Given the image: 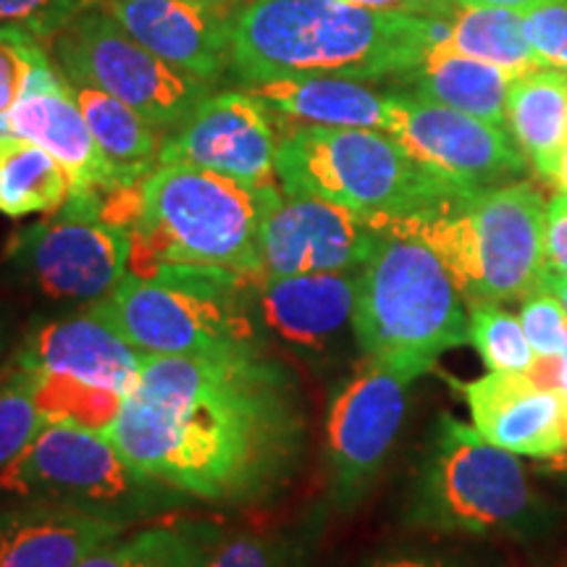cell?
Segmentation results:
<instances>
[{"label":"cell","mask_w":567,"mask_h":567,"mask_svg":"<svg viewBox=\"0 0 567 567\" xmlns=\"http://www.w3.org/2000/svg\"><path fill=\"white\" fill-rule=\"evenodd\" d=\"M555 184L563 193H567V147L563 153V158H559V168H557V176H555Z\"/></svg>","instance_id":"cell-43"},{"label":"cell","mask_w":567,"mask_h":567,"mask_svg":"<svg viewBox=\"0 0 567 567\" xmlns=\"http://www.w3.org/2000/svg\"><path fill=\"white\" fill-rule=\"evenodd\" d=\"M408 76L415 84V95L425 101L450 105L496 126L507 124L509 84L517 80L513 71L436 42L425 51L421 66Z\"/></svg>","instance_id":"cell-24"},{"label":"cell","mask_w":567,"mask_h":567,"mask_svg":"<svg viewBox=\"0 0 567 567\" xmlns=\"http://www.w3.org/2000/svg\"><path fill=\"white\" fill-rule=\"evenodd\" d=\"M103 434L145 476L187 499L250 505L300 467L308 405L292 365L266 347L147 354Z\"/></svg>","instance_id":"cell-1"},{"label":"cell","mask_w":567,"mask_h":567,"mask_svg":"<svg viewBox=\"0 0 567 567\" xmlns=\"http://www.w3.org/2000/svg\"><path fill=\"white\" fill-rule=\"evenodd\" d=\"M274 184L252 187L208 168L163 163L140 184L130 271L193 264L260 274V224Z\"/></svg>","instance_id":"cell-5"},{"label":"cell","mask_w":567,"mask_h":567,"mask_svg":"<svg viewBox=\"0 0 567 567\" xmlns=\"http://www.w3.org/2000/svg\"><path fill=\"white\" fill-rule=\"evenodd\" d=\"M250 276L218 266L161 264L145 276L130 271L87 310L145 354L252 350L266 344L252 321Z\"/></svg>","instance_id":"cell-7"},{"label":"cell","mask_w":567,"mask_h":567,"mask_svg":"<svg viewBox=\"0 0 567 567\" xmlns=\"http://www.w3.org/2000/svg\"><path fill=\"white\" fill-rule=\"evenodd\" d=\"M42 417L24 371L3 363L0 368V473L40 434Z\"/></svg>","instance_id":"cell-32"},{"label":"cell","mask_w":567,"mask_h":567,"mask_svg":"<svg viewBox=\"0 0 567 567\" xmlns=\"http://www.w3.org/2000/svg\"><path fill=\"white\" fill-rule=\"evenodd\" d=\"M226 534L210 517H155L101 544L76 567H205Z\"/></svg>","instance_id":"cell-23"},{"label":"cell","mask_w":567,"mask_h":567,"mask_svg":"<svg viewBox=\"0 0 567 567\" xmlns=\"http://www.w3.org/2000/svg\"><path fill=\"white\" fill-rule=\"evenodd\" d=\"M523 21L542 69L567 71V0H538Z\"/></svg>","instance_id":"cell-35"},{"label":"cell","mask_w":567,"mask_h":567,"mask_svg":"<svg viewBox=\"0 0 567 567\" xmlns=\"http://www.w3.org/2000/svg\"><path fill=\"white\" fill-rule=\"evenodd\" d=\"M38 48L40 45L0 40V116L9 113L24 95V84Z\"/></svg>","instance_id":"cell-36"},{"label":"cell","mask_w":567,"mask_h":567,"mask_svg":"<svg viewBox=\"0 0 567 567\" xmlns=\"http://www.w3.org/2000/svg\"><path fill=\"white\" fill-rule=\"evenodd\" d=\"M279 124L274 111L247 90L208 95L184 124L166 134L163 163L208 168L231 179L268 184L276 179Z\"/></svg>","instance_id":"cell-16"},{"label":"cell","mask_w":567,"mask_h":567,"mask_svg":"<svg viewBox=\"0 0 567 567\" xmlns=\"http://www.w3.org/2000/svg\"><path fill=\"white\" fill-rule=\"evenodd\" d=\"M145 358L109 323L80 308L34 318L11 347L6 363L30 373L66 375L126 396L137 386Z\"/></svg>","instance_id":"cell-17"},{"label":"cell","mask_w":567,"mask_h":567,"mask_svg":"<svg viewBox=\"0 0 567 567\" xmlns=\"http://www.w3.org/2000/svg\"><path fill=\"white\" fill-rule=\"evenodd\" d=\"M71 92L80 103L84 122L101 147L105 163L111 166L118 189L134 187L161 166V147L166 137L158 126H153L137 111L103 90L71 84Z\"/></svg>","instance_id":"cell-26"},{"label":"cell","mask_w":567,"mask_h":567,"mask_svg":"<svg viewBox=\"0 0 567 567\" xmlns=\"http://www.w3.org/2000/svg\"><path fill=\"white\" fill-rule=\"evenodd\" d=\"M69 193L66 168L45 147L24 137L0 140V216L55 213Z\"/></svg>","instance_id":"cell-28"},{"label":"cell","mask_w":567,"mask_h":567,"mask_svg":"<svg viewBox=\"0 0 567 567\" xmlns=\"http://www.w3.org/2000/svg\"><path fill=\"white\" fill-rule=\"evenodd\" d=\"M410 9L450 19L446 45L494 66L513 71L515 76L542 69L526 34L520 11L492 9V6H457L452 0H413Z\"/></svg>","instance_id":"cell-27"},{"label":"cell","mask_w":567,"mask_h":567,"mask_svg":"<svg viewBox=\"0 0 567 567\" xmlns=\"http://www.w3.org/2000/svg\"><path fill=\"white\" fill-rule=\"evenodd\" d=\"M471 342L476 347L488 371L528 373L536 352L530 347L523 323L505 313L496 302H471Z\"/></svg>","instance_id":"cell-31"},{"label":"cell","mask_w":567,"mask_h":567,"mask_svg":"<svg viewBox=\"0 0 567 567\" xmlns=\"http://www.w3.org/2000/svg\"><path fill=\"white\" fill-rule=\"evenodd\" d=\"M11 347V313L6 305H0V368L9 360Z\"/></svg>","instance_id":"cell-41"},{"label":"cell","mask_w":567,"mask_h":567,"mask_svg":"<svg viewBox=\"0 0 567 567\" xmlns=\"http://www.w3.org/2000/svg\"><path fill=\"white\" fill-rule=\"evenodd\" d=\"M413 381L363 358L334 389L323 423V473L337 507H352L381 473L405 423Z\"/></svg>","instance_id":"cell-12"},{"label":"cell","mask_w":567,"mask_h":567,"mask_svg":"<svg viewBox=\"0 0 567 567\" xmlns=\"http://www.w3.org/2000/svg\"><path fill=\"white\" fill-rule=\"evenodd\" d=\"M547 255L549 266L567 274V193H559L547 205Z\"/></svg>","instance_id":"cell-38"},{"label":"cell","mask_w":567,"mask_h":567,"mask_svg":"<svg viewBox=\"0 0 567 567\" xmlns=\"http://www.w3.org/2000/svg\"><path fill=\"white\" fill-rule=\"evenodd\" d=\"M250 305L260 342L284 360L323 368L354 339V274H252Z\"/></svg>","instance_id":"cell-14"},{"label":"cell","mask_w":567,"mask_h":567,"mask_svg":"<svg viewBox=\"0 0 567 567\" xmlns=\"http://www.w3.org/2000/svg\"><path fill=\"white\" fill-rule=\"evenodd\" d=\"M276 179L284 193L334 203L375 231L471 195L423 168L381 130L292 124L279 137Z\"/></svg>","instance_id":"cell-4"},{"label":"cell","mask_w":567,"mask_h":567,"mask_svg":"<svg viewBox=\"0 0 567 567\" xmlns=\"http://www.w3.org/2000/svg\"><path fill=\"white\" fill-rule=\"evenodd\" d=\"M134 526L53 505H0V567H76Z\"/></svg>","instance_id":"cell-21"},{"label":"cell","mask_w":567,"mask_h":567,"mask_svg":"<svg viewBox=\"0 0 567 567\" xmlns=\"http://www.w3.org/2000/svg\"><path fill=\"white\" fill-rule=\"evenodd\" d=\"M360 567H481L465 551L442 547H394L365 559Z\"/></svg>","instance_id":"cell-37"},{"label":"cell","mask_w":567,"mask_h":567,"mask_svg":"<svg viewBox=\"0 0 567 567\" xmlns=\"http://www.w3.org/2000/svg\"><path fill=\"white\" fill-rule=\"evenodd\" d=\"M101 0H0V40L42 45Z\"/></svg>","instance_id":"cell-33"},{"label":"cell","mask_w":567,"mask_h":567,"mask_svg":"<svg viewBox=\"0 0 567 567\" xmlns=\"http://www.w3.org/2000/svg\"><path fill=\"white\" fill-rule=\"evenodd\" d=\"M203 3H221V6H231L234 0H203Z\"/></svg>","instance_id":"cell-45"},{"label":"cell","mask_w":567,"mask_h":567,"mask_svg":"<svg viewBox=\"0 0 567 567\" xmlns=\"http://www.w3.org/2000/svg\"><path fill=\"white\" fill-rule=\"evenodd\" d=\"M381 231L431 247L467 302L528 300L549 268L547 203L528 182L478 189Z\"/></svg>","instance_id":"cell-6"},{"label":"cell","mask_w":567,"mask_h":567,"mask_svg":"<svg viewBox=\"0 0 567 567\" xmlns=\"http://www.w3.org/2000/svg\"><path fill=\"white\" fill-rule=\"evenodd\" d=\"M24 373L30 379L32 394L45 423H76L103 434L116 421L118 410L124 405V396L111 392V389L82 384V381L66 379V375Z\"/></svg>","instance_id":"cell-30"},{"label":"cell","mask_w":567,"mask_h":567,"mask_svg":"<svg viewBox=\"0 0 567 567\" xmlns=\"http://www.w3.org/2000/svg\"><path fill=\"white\" fill-rule=\"evenodd\" d=\"M132 234L103 218V195H69L42 221L13 231L3 268L13 284L51 302L87 308L130 274Z\"/></svg>","instance_id":"cell-10"},{"label":"cell","mask_w":567,"mask_h":567,"mask_svg":"<svg viewBox=\"0 0 567 567\" xmlns=\"http://www.w3.org/2000/svg\"><path fill=\"white\" fill-rule=\"evenodd\" d=\"M450 34V19L344 0H250L234 11L229 69L243 84L279 76H408Z\"/></svg>","instance_id":"cell-2"},{"label":"cell","mask_w":567,"mask_h":567,"mask_svg":"<svg viewBox=\"0 0 567 567\" xmlns=\"http://www.w3.org/2000/svg\"><path fill=\"white\" fill-rule=\"evenodd\" d=\"M379 237L352 210L321 197L289 195L276 182L260 224V276L354 274Z\"/></svg>","instance_id":"cell-15"},{"label":"cell","mask_w":567,"mask_h":567,"mask_svg":"<svg viewBox=\"0 0 567 567\" xmlns=\"http://www.w3.org/2000/svg\"><path fill=\"white\" fill-rule=\"evenodd\" d=\"M405 517L444 536H528L538 507L515 452L502 450L457 417H439L410 486Z\"/></svg>","instance_id":"cell-8"},{"label":"cell","mask_w":567,"mask_h":567,"mask_svg":"<svg viewBox=\"0 0 567 567\" xmlns=\"http://www.w3.org/2000/svg\"><path fill=\"white\" fill-rule=\"evenodd\" d=\"M276 116L305 126L386 132V95L342 76H279L245 84Z\"/></svg>","instance_id":"cell-22"},{"label":"cell","mask_w":567,"mask_h":567,"mask_svg":"<svg viewBox=\"0 0 567 567\" xmlns=\"http://www.w3.org/2000/svg\"><path fill=\"white\" fill-rule=\"evenodd\" d=\"M11 137H24L45 147L66 168L71 193H113L118 189L111 166L92 137L84 113L71 84L53 92L21 95L9 113H3Z\"/></svg>","instance_id":"cell-20"},{"label":"cell","mask_w":567,"mask_h":567,"mask_svg":"<svg viewBox=\"0 0 567 567\" xmlns=\"http://www.w3.org/2000/svg\"><path fill=\"white\" fill-rule=\"evenodd\" d=\"M473 429L515 455L555 460L565 452L563 400L528 373L492 371L463 384Z\"/></svg>","instance_id":"cell-19"},{"label":"cell","mask_w":567,"mask_h":567,"mask_svg":"<svg viewBox=\"0 0 567 567\" xmlns=\"http://www.w3.org/2000/svg\"><path fill=\"white\" fill-rule=\"evenodd\" d=\"M507 124L523 155L555 182L567 147V74L536 69L509 84Z\"/></svg>","instance_id":"cell-25"},{"label":"cell","mask_w":567,"mask_h":567,"mask_svg":"<svg viewBox=\"0 0 567 567\" xmlns=\"http://www.w3.org/2000/svg\"><path fill=\"white\" fill-rule=\"evenodd\" d=\"M386 134L423 168L471 193L496 187L526 168L523 151L505 126L425 101L415 92L386 95Z\"/></svg>","instance_id":"cell-13"},{"label":"cell","mask_w":567,"mask_h":567,"mask_svg":"<svg viewBox=\"0 0 567 567\" xmlns=\"http://www.w3.org/2000/svg\"><path fill=\"white\" fill-rule=\"evenodd\" d=\"M51 51L71 84L109 92L161 132L187 122L213 87L140 45L103 6H92L55 34Z\"/></svg>","instance_id":"cell-11"},{"label":"cell","mask_w":567,"mask_h":567,"mask_svg":"<svg viewBox=\"0 0 567 567\" xmlns=\"http://www.w3.org/2000/svg\"><path fill=\"white\" fill-rule=\"evenodd\" d=\"M140 45L197 80L216 84L229 66L231 6L203 0H101Z\"/></svg>","instance_id":"cell-18"},{"label":"cell","mask_w":567,"mask_h":567,"mask_svg":"<svg viewBox=\"0 0 567 567\" xmlns=\"http://www.w3.org/2000/svg\"><path fill=\"white\" fill-rule=\"evenodd\" d=\"M187 496L134 467L101 431L45 423L0 473V505H53L124 526L155 520Z\"/></svg>","instance_id":"cell-9"},{"label":"cell","mask_w":567,"mask_h":567,"mask_svg":"<svg viewBox=\"0 0 567 567\" xmlns=\"http://www.w3.org/2000/svg\"><path fill=\"white\" fill-rule=\"evenodd\" d=\"M520 321L536 358H563L567 352V313L549 289L542 287L528 297Z\"/></svg>","instance_id":"cell-34"},{"label":"cell","mask_w":567,"mask_h":567,"mask_svg":"<svg viewBox=\"0 0 567 567\" xmlns=\"http://www.w3.org/2000/svg\"><path fill=\"white\" fill-rule=\"evenodd\" d=\"M457 6H492V9H509L526 13L530 6L538 3V0H452Z\"/></svg>","instance_id":"cell-40"},{"label":"cell","mask_w":567,"mask_h":567,"mask_svg":"<svg viewBox=\"0 0 567 567\" xmlns=\"http://www.w3.org/2000/svg\"><path fill=\"white\" fill-rule=\"evenodd\" d=\"M344 3L363 6V9H400L405 6V0H344Z\"/></svg>","instance_id":"cell-42"},{"label":"cell","mask_w":567,"mask_h":567,"mask_svg":"<svg viewBox=\"0 0 567 567\" xmlns=\"http://www.w3.org/2000/svg\"><path fill=\"white\" fill-rule=\"evenodd\" d=\"M463 300L431 247L379 231L354 271V342L363 358L421 379L444 352L471 342Z\"/></svg>","instance_id":"cell-3"},{"label":"cell","mask_w":567,"mask_h":567,"mask_svg":"<svg viewBox=\"0 0 567 567\" xmlns=\"http://www.w3.org/2000/svg\"><path fill=\"white\" fill-rule=\"evenodd\" d=\"M542 287L549 289V292L555 295L559 302H563V308H565V313H567V274L557 271V268L549 266L547 274H544Z\"/></svg>","instance_id":"cell-39"},{"label":"cell","mask_w":567,"mask_h":567,"mask_svg":"<svg viewBox=\"0 0 567 567\" xmlns=\"http://www.w3.org/2000/svg\"><path fill=\"white\" fill-rule=\"evenodd\" d=\"M559 400L567 405V352L563 354V368H559V386H557Z\"/></svg>","instance_id":"cell-44"},{"label":"cell","mask_w":567,"mask_h":567,"mask_svg":"<svg viewBox=\"0 0 567 567\" xmlns=\"http://www.w3.org/2000/svg\"><path fill=\"white\" fill-rule=\"evenodd\" d=\"M316 536V523L237 530L221 538L205 567H310Z\"/></svg>","instance_id":"cell-29"}]
</instances>
